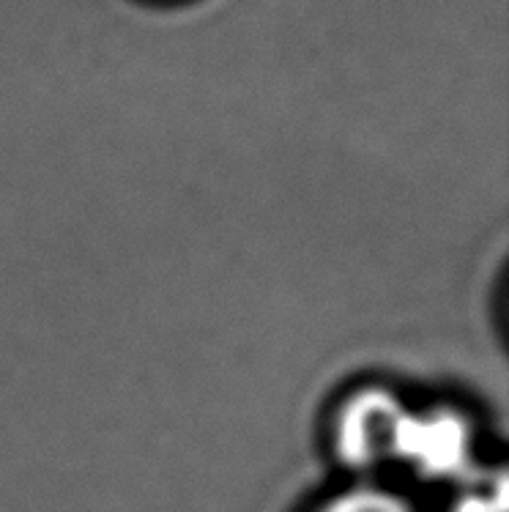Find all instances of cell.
I'll return each mask as SVG.
<instances>
[{"label": "cell", "mask_w": 509, "mask_h": 512, "mask_svg": "<svg viewBox=\"0 0 509 512\" xmlns=\"http://www.w3.org/2000/svg\"><path fill=\"white\" fill-rule=\"evenodd\" d=\"M389 463H400L430 482H471L477 477V433L452 406L416 411L406 403L397 419Z\"/></svg>", "instance_id": "1"}, {"label": "cell", "mask_w": 509, "mask_h": 512, "mask_svg": "<svg viewBox=\"0 0 509 512\" xmlns=\"http://www.w3.org/2000/svg\"><path fill=\"white\" fill-rule=\"evenodd\" d=\"M403 408L406 400L386 387H362L348 395L334 417L337 458L356 471L386 466Z\"/></svg>", "instance_id": "2"}, {"label": "cell", "mask_w": 509, "mask_h": 512, "mask_svg": "<svg viewBox=\"0 0 509 512\" xmlns=\"http://www.w3.org/2000/svg\"><path fill=\"white\" fill-rule=\"evenodd\" d=\"M315 512H416L403 493L381 485H354L348 491L334 493Z\"/></svg>", "instance_id": "3"}, {"label": "cell", "mask_w": 509, "mask_h": 512, "mask_svg": "<svg viewBox=\"0 0 509 512\" xmlns=\"http://www.w3.org/2000/svg\"><path fill=\"white\" fill-rule=\"evenodd\" d=\"M452 512H507V477L504 471H496L493 477L482 482L471 480L458 502L452 504Z\"/></svg>", "instance_id": "4"}]
</instances>
